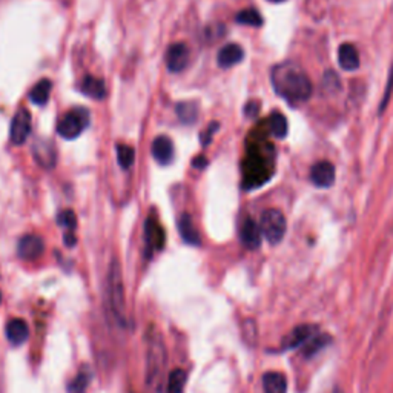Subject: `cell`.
I'll return each instance as SVG.
<instances>
[{
	"instance_id": "20",
	"label": "cell",
	"mask_w": 393,
	"mask_h": 393,
	"mask_svg": "<svg viewBox=\"0 0 393 393\" xmlns=\"http://www.w3.org/2000/svg\"><path fill=\"white\" fill-rule=\"evenodd\" d=\"M179 231H180V236L184 240V243H188V245H191V246H200V243H201L200 233H199V231H196L189 214L180 215Z\"/></svg>"
},
{
	"instance_id": "1",
	"label": "cell",
	"mask_w": 393,
	"mask_h": 393,
	"mask_svg": "<svg viewBox=\"0 0 393 393\" xmlns=\"http://www.w3.org/2000/svg\"><path fill=\"white\" fill-rule=\"evenodd\" d=\"M270 79H272L277 94L292 106H298L307 101L314 92L311 79L295 65H278L270 74Z\"/></svg>"
},
{
	"instance_id": "8",
	"label": "cell",
	"mask_w": 393,
	"mask_h": 393,
	"mask_svg": "<svg viewBox=\"0 0 393 393\" xmlns=\"http://www.w3.org/2000/svg\"><path fill=\"white\" fill-rule=\"evenodd\" d=\"M33 157L43 170H54L57 165V149L48 138H37L33 143Z\"/></svg>"
},
{
	"instance_id": "28",
	"label": "cell",
	"mask_w": 393,
	"mask_h": 393,
	"mask_svg": "<svg viewBox=\"0 0 393 393\" xmlns=\"http://www.w3.org/2000/svg\"><path fill=\"white\" fill-rule=\"evenodd\" d=\"M237 23L241 25H248V26H261L263 25V17L254 8H248L243 9L237 16H236Z\"/></svg>"
},
{
	"instance_id": "2",
	"label": "cell",
	"mask_w": 393,
	"mask_h": 393,
	"mask_svg": "<svg viewBox=\"0 0 393 393\" xmlns=\"http://www.w3.org/2000/svg\"><path fill=\"white\" fill-rule=\"evenodd\" d=\"M148 350H146V380L148 384L151 387L160 386V380L163 377V372L166 367V348L162 335L155 329H149L148 336Z\"/></svg>"
},
{
	"instance_id": "13",
	"label": "cell",
	"mask_w": 393,
	"mask_h": 393,
	"mask_svg": "<svg viewBox=\"0 0 393 393\" xmlns=\"http://www.w3.org/2000/svg\"><path fill=\"white\" fill-rule=\"evenodd\" d=\"M261 229H260V224L254 220V218H245V221L241 223V228H240V238H241V243L245 245V248L250 249V250H255L260 248L261 245Z\"/></svg>"
},
{
	"instance_id": "6",
	"label": "cell",
	"mask_w": 393,
	"mask_h": 393,
	"mask_svg": "<svg viewBox=\"0 0 393 393\" xmlns=\"http://www.w3.org/2000/svg\"><path fill=\"white\" fill-rule=\"evenodd\" d=\"M260 229L270 245H278L286 236L287 223L284 214L279 209H266L261 214Z\"/></svg>"
},
{
	"instance_id": "33",
	"label": "cell",
	"mask_w": 393,
	"mask_h": 393,
	"mask_svg": "<svg viewBox=\"0 0 393 393\" xmlns=\"http://www.w3.org/2000/svg\"><path fill=\"white\" fill-rule=\"evenodd\" d=\"M218 123H217V121H212V123L208 126V129H206L204 131V133L200 135V140H201V146H208L211 142H212V137H214V134L215 133H217V129H218Z\"/></svg>"
},
{
	"instance_id": "9",
	"label": "cell",
	"mask_w": 393,
	"mask_h": 393,
	"mask_svg": "<svg viewBox=\"0 0 393 393\" xmlns=\"http://www.w3.org/2000/svg\"><path fill=\"white\" fill-rule=\"evenodd\" d=\"M31 134V114L26 108H18L11 123V142L14 145H23Z\"/></svg>"
},
{
	"instance_id": "37",
	"label": "cell",
	"mask_w": 393,
	"mask_h": 393,
	"mask_svg": "<svg viewBox=\"0 0 393 393\" xmlns=\"http://www.w3.org/2000/svg\"><path fill=\"white\" fill-rule=\"evenodd\" d=\"M269 2H272V4H282V2H284V0H269Z\"/></svg>"
},
{
	"instance_id": "19",
	"label": "cell",
	"mask_w": 393,
	"mask_h": 393,
	"mask_svg": "<svg viewBox=\"0 0 393 393\" xmlns=\"http://www.w3.org/2000/svg\"><path fill=\"white\" fill-rule=\"evenodd\" d=\"M338 63L344 71H355L360 68V54L352 43H343L338 50Z\"/></svg>"
},
{
	"instance_id": "24",
	"label": "cell",
	"mask_w": 393,
	"mask_h": 393,
	"mask_svg": "<svg viewBox=\"0 0 393 393\" xmlns=\"http://www.w3.org/2000/svg\"><path fill=\"white\" fill-rule=\"evenodd\" d=\"M186 381H188V373H186L183 369L172 370L170 373V377H167L166 392L167 393H183Z\"/></svg>"
},
{
	"instance_id": "16",
	"label": "cell",
	"mask_w": 393,
	"mask_h": 393,
	"mask_svg": "<svg viewBox=\"0 0 393 393\" xmlns=\"http://www.w3.org/2000/svg\"><path fill=\"white\" fill-rule=\"evenodd\" d=\"M5 333L9 343L14 345H21L28 340V336H30V327H28L26 321L22 320V318H13V320L8 321L5 327Z\"/></svg>"
},
{
	"instance_id": "26",
	"label": "cell",
	"mask_w": 393,
	"mask_h": 393,
	"mask_svg": "<svg viewBox=\"0 0 393 393\" xmlns=\"http://www.w3.org/2000/svg\"><path fill=\"white\" fill-rule=\"evenodd\" d=\"M269 129L274 137L284 138L287 135V129H289L286 116L282 114V112H274L269 118Z\"/></svg>"
},
{
	"instance_id": "7",
	"label": "cell",
	"mask_w": 393,
	"mask_h": 393,
	"mask_svg": "<svg viewBox=\"0 0 393 393\" xmlns=\"http://www.w3.org/2000/svg\"><path fill=\"white\" fill-rule=\"evenodd\" d=\"M145 243H146V255H153L154 252L162 250L166 243V232L158 221L157 215L151 214L145 223Z\"/></svg>"
},
{
	"instance_id": "15",
	"label": "cell",
	"mask_w": 393,
	"mask_h": 393,
	"mask_svg": "<svg viewBox=\"0 0 393 393\" xmlns=\"http://www.w3.org/2000/svg\"><path fill=\"white\" fill-rule=\"evenodd\" d=\"M318 331L315 326L311 324H304L299 326L297 329H294L291 333L286 336L284 340V349H294V348H303V345L312 338L314 335H316Z\"/></svg>"
},
{
	"instance_id": "38",
	"label": "cell",
	"mask_w": 393,
	"mask_h": 393,
	"mask_svg": "<svg viewBox=\"0 0 393 393\" xmlns=\"http://www.w3.org/2000/svg\"><path fill=\"white\" fill-rule=\"evenodd\" d=\"M0 303H2V292H0Z\"/></svg>"
},
{
	"instance_id": "21",
	"label": "cell",
	"mask_w": 393,
	"mask_h": 393,
	"mask_svg": "<svg viewBox=\"0 0 393 393\" xmlns=\"http://www.w3.org/2000/svg\"><path fill=\"white\" fill-rule=\"evenodd\" d=\"M175 112L182 123L189 126V125L196 123V120H199L200 108H199V105H196V101H180V103H177Z\"/></svg>"
},
{
	"instance_id": "30",
	"label": "cell",
	"mask_w": 393,
	"mask_h": 393,
	"mask_svg": "<svg viewBox=\"0 0 393 393\" xmlns=\"http://www.w3.org/2000/svg\"><path fill=\"white\" fill-rule=\"evenodd\" d=\"M57 223L62 228L67 229V232H74L77 228V217H76V214H74V211H71V209L62 211L57 217Z\"/></svg>"
},
{
	"instance_id": "12",
	"label": "cell",
	"mask_w": 393,
	"mask_h": 393,
	"mask_svg": "<svg viewBox=\"0 0 393 393\" xmlns=\"http://www.w3.org/2000/svg\"><path fill=\"white\" fill-rule=\"evenodd\" d=\"M309 177H311V182L316 186V188H323V189L331 188L335 182V166L327 160L316 162L311 167V174H309Z\"/></svg>"
},
{
	"instance_id": "22",
	"label": "cell",
	"mask_w": 393,
	"mask_h": 393,
	"mask_svg": "<svg viewBox=\"0 0 393 393\" xmlns=\"http://www.w3.org/2000/svg\"><path fill=\"white\" fill-rule=\"evenodd\" d=\"M51 89H52V82L50 79H42L40 82H37L33 87V89L30 91V100L37 106H43L50 100Z\"/></svg>"
},
{
	"instance_id": "23",
	"label": "cell",
	"mask_w": 393,
	"mask_h": 393,
	"mask_svg": "<svg viewBox=\"0 0 393 393\" xmlns=\"http://www.w3.org/2000/svg\"><path fill=\"white\" fill-rule=\"evenodd\" d=\"M265 393H286L287 382L283 373L269 372L263 377Z\"/></svg>"
},
{
	"instance_id": "5",
	"label": "cell",
	"mask_w": 393,
	"mask_h": 393,
	"mask_svg": "<svg viewBox=\"0 0 393 393\" xmlns=\"http://www.w3.org/2000/svg\"><path fill=\"white\" fill-rule=\"evenodd\" d=\"M91 114L87 108H72L57 123V133L67 140L77 138L89 126Z\"/></svg>"
},
{
	"instance_id": "31",
	"label": "cell",
	"mask_w": 393,
	"mask_h": 393,
	"mask_svg": "<svg viewBox=\"0 0 393 393\" xmlns=\"http://www.w3.org/2000/svg\"><path fill=\"white\" fill-rule=\"evenodd\" d=\"M323 87L327 92H336L340 89L341 83H340V77L336 76V72L333 71H327L324 74V79H323Z\"/></svg>"
},
{
	"instance_id": "11",
	"label": "cell",
	"mask_w": 393,
	"mask_h": 393,
	"mask_svg": "<svg viewBox=\"0 0 393 393\" xmlns=\"http://www.w3.org/2000/svg\"><path fill=\"white\" fill-rule=\"evenodd\" d=\"M166 67L171 72H182L189 63V48L184 43H174L165 55Z\"/></svg>"
},
{
	"instance_id": "14",
	"label": "cell",
	"mask_w": 393,
	"mask_h": 393,
	"mask_svg": "<svg viewBox=\"0 0 393 393\" xmlns=\"http://www.w3.org/2000/svg\"><path fill=\"white\" fill-rule=\"evenodd\" d=\"M151 153L154 160L162 166H167L174 160V143L170 137L158 135L154 138Z\"/></svg>"
},
{
	"instance_id": "32",
	"label": "cell",
	"mask_w": 393,
	"mask_h": 393,
	"mask_svg": "<svg viewBox=\"0 0 393 393\" xmlns=\"http://www.w3.org/2000/svg\"><path fill=\"white\" fill-rule=\"evenodd\" d=\"M392 92H393V63H392V68H390V72H389V79H387V83H386L384 96H382L381 103H380V114H381V112L386 111L389 101H390V97H392Z\"/></svg>"
},
{
	"instance_id": "10",
	"label": "cell",
	"mask_w": 393,
	"mask_h": 393,
	"mask_svg": "<svg viewBox=\"0 0 393 393\" xmlns=\"http://www.w3.org/2000/svg\"><path fill=\"white\" fill-rule=\"evenodd\" d=\"M45 252V243L39 236H34V233H28L23 236L17 243V255L22 260L33 261L42 257Z\"/></svg>"
},
{
	"instance_id": "25",
	"label": "cell",
	"mask_w": 393,
	"mask_h": 393,
	"mask_svg": "<svg viewBox=\"0 0 393 393\" xmlns=\"http://www.w3.org/2000/svg\"><path fill=\"white\" fill-rule=\"evenodd\" d=\"M92 378V373L91 370L85 366V367H82L79 370V373L76 375V378H74L71 382H70V386H68V392L70 393H87V389L89 386V381Z\"/></svg>"
},
{
	"instance_id": "36",
	"label": "cell",
	"mask_w": 393,
	"mask_h": 393,
	"mask_svg": "<svg viewBox=\"0 0 393 393\" xmlns=\"http://www.w3.org/2000/svg\"><path fill=\"white\" fill-rule=\"evenodd\" d=\"M76 243H77V238H76V236H74V232L65 233V245L72 248L74 245H76Z\"/></svg>"
},
{
	"instance_id": "17",
	"label": "cell",
	"mask_w": 393,
	"mask_h": 393,
	"mask_svg": "<svg viewBox=\"0 0 393 393\" xmlns=\"http://www.w3.org/2000/svg\"><path fill=\"white\" fill-rule=\"evenodd\" d=\"M79 89L83 96L92 100H103L106 97V85L105 80L97 79L94 76H85L80 82Z\"/></svg>"
},
{
	"instance_id": "29",
	"label": "cell",
	"mask_w": 393,
	"mask_h": 393,
	"mask_svg": "<svg viewBox=\"0 0 393 393\" xmlns=\"http://www.w3.org/2000/svg\"><path fill=\"white\" fill-rule=\"evenodd\" d=\"M329 341L331 338L327 335H323V333L314 335L312 338L303 345V355H306V357H312V355H315L321 348H324Z\"/></svg>"
},
{
	"instance_id": "27",
	"label": "cell",
	"mask_w": 393,
	"mask_h": 393,
	"mask_svg": "<svg viewBox=\"0 0 393 393\" xmlns=\"http://www.w3.org/2000/svg\"><path fill=\"white\" fill-rule=\"evenodd\" d=\"M116 151H117V160H118V165L121 166V170H129L131 166L134 165V160H135V151L133 146L129 145H117L116 146Z\"/></svg>"
},
{
	"instance_id": "34",
	"label": "cell",
	"mask_w": 393,
	"mask_h": 393,
	"mask_svg": "<svg viewBox=\"0 0 393 393\" xmlns=\"http://www.w3.org/2000/svg\"><path fill=\"white\" fill-rule=\"evenodd\" d=\"M260 112V103L258 101H249L245 108V114L249 118H255Z\"/></svg>"
},
{
	"instance_id": "4",
	"label": "cell",
	"mask_w": 393,
	"mask_h": 393,
	"mask_svg": "<svg viewBox=\"0 0 393 393\" xmlns=\"http://www.w3.org/2000/svg\"><path fill=\"white\" fill-rule=\"evenodd\" d=\"M243 175H245V188H257L261 186L269 177V165L266 157L260 151L258 146H249V153L243 165Z\"/></svg>"
},
{
	"instance_id": "18",
	"label": "cell",
	"mask_w": 393,
	"mask_h": 393,
	"mask_svg": "<svg viewBox=\"0 0 393 393\" xmlns=\"http://www.w3.org/2000/svg\"><path fill=\"white\" fill-rule=\"evenodd\" d=\"M243 59H245V51H243L241 46L237 43H228L220 50L217 62L220 68H232Z\"/></svg>"
},
{
	"instance_id": "3",
	"label": "cell",
	"mask_w": 393,
	"mask_h": 393,
	"mask_svg": "<svg viewBox=\"0 0 393 393\" xmlns=\"http://www.w3.org/2000/svg\"><path fill=\"white\" fill-rule=\"evenodd\" d=\"M108 294L112 314L116 320L128 327L129 326V315L126 307V297H125V286H123V275H121V266L118 260L114 258L111 261L108 270Z\"/></svg>"
},
{
	"instance_id": "35",
	"label": "cell",
	"mask_w": 393,
	"mask_h": 393,
	"mask_svg": "<svg viewBox=\"0 0 393 393\" xmlns=\"http://www.w3.org/2000/svg\"><path fill=\"white\" fill-rule=\"evenodd\" d=\"M208 158H206L204 155H199V157H195L194 160H192V166L196 167V170H204L206 166H208Z\"/></svg>"
}]
</instances>
